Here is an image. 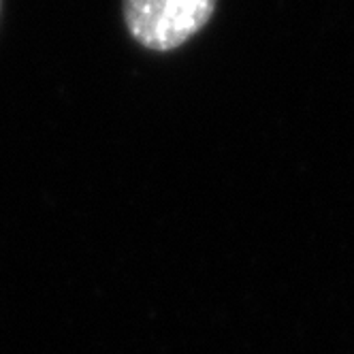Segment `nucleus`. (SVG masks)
<instances>
[{
	"label": "nucleus",
	"instance_id": "1",
	"mask_svg": "<svg viewBox=\"0 0 354 354\" xmlns=\"http://www.w3.org/2000/svg\"><path fill=\"white\" fill-rule=\"evenodd\" d=\"M218 0H122L131 37L151 52H173L203 30Z\"/></svg>",
	"mask_w": 354,
	"mask_h": 354
},
{
	"label": "nucleus",
	"instance_id": "2",
	"mask_svg": "<svg viewBox=\"0 0 354 354\" xmlns=\"http://www.w3.org/2000/svg\"><path fill=\"white\" fill-rule=\"evenodd\" d=\"M0 3H3V0H0Z\"/></svg>",
	"mask_w": 354,
	"mask_h": 354
}]
</instances>
